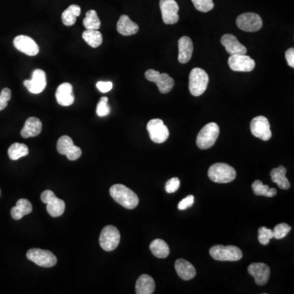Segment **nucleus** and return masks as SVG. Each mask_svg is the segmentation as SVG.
I'll return each mask as SVG.
<instances>
[{
	"label": "nucleus",
	"instance_id": "obj_1",
	"mask_svg": "<svg viewBox=\"0 0 294 294\" xmlns=\"http://www.w3.org/2000/svg\"><path fill=\"white\" fill-rule=\"evenodd\" d=\"M110 195L123 208L133 209L138 205L139 199L136 193L122 184L113 185L110 189Z\"/></svg>",
	"mask_w": 294,
	"mask_h": 294
},
{
	"label": "nucleus",
	"instance_id": "obj_2",
	"mask_svg": "<svg viewBox=\"0 0 294 294\" xmlns=\"http://www.w3.org/2000/svg\"><path fill=\"white\" fill-rule=\"evenodd\" d=\"M208 178L216 183H229L236 178V172L234 168L225 163H216L210 167Z\"/></svg>",
	"mask_w": 294,
	"mask_h": 294
},
{
	"label": "nucleus",
	"instance_id": "obj_3",
	"mask_svg": "<svg viewBox=\"0 0 294 294\" xmlns=\"http://www.w3.org/2000/svg\"><path fill=\"white\" fill-rule=\"evenodd\" d=\"M207 72L201 68H194L189 76V89L191 95L195 97L201 96L207 89L208 84Z\"/></svg>",
	"mask_w": 294,
	"mask_h": 294
},
{
	"label": "nucleus",
	"instance_id": "obj_4",
	"mask_svg": "<svg viewBox=\"0 0 294 294\" xmlns=\"http://www.w3.org/2000/svg\"><path fill=\"white\" fill-rule=\"evenodd\" d=\"M220 128L216 123L206 124L197 136L196 144L199 149H209L218 138Z\"/></svg>",
	"mask_w": 294,
	"mask_h": 294
},
{
	"label": "nucleus",
	"instance_id": "obj_5",
	"mask_svg": "<svg viewBox=\"0 0 294 294\" xmlns=\"http://www.w3.org/2000/svg\"><path fill=\"white\" fill-rule=\"evenodd\" d=\"M210 255L216 261L236 262L241 259L243 253L238 247L233 245H215L210 249Z\"/></svg>",
	"mask_w": 294,
	"mask_h": 294
},
{
	"label": "nucleus",
	"instance_id": "obj_6",
	"mask_svg": "<svg viewBox=\"0 0 294 294\" xmlns=\"http://www.w3.org/2000/svg\"><path fill=\"white\" fill-rule=\"evenodd\" d=\"M120 242V233L114 226H106L102 229L99 237L100 245L105 251L115 250Z\"/></svg>",
	"mask_w": 294,
	"mask_h": 294
},
{
	"label": "nucleus",
	"instance_id": "obj_7",
	"mask_svg": "<svg viewBox=\"0 0 294 294\" xmlns=\"http://www.w3.org/2000/svg\"><path fill=\"white\" fill-rule=\"evenodd\" d=\"M42 202L47 204V211L52 217H58L65 212V203L58 199L52 190H44L40 196Z\"/></svg>",
	"mask_w": 294,
	"mask_h": 294
},
{
	"label": "nucleus",
	"instance_id": "obj_8",
	"mask_svg": "<svg viewBox=\"0 0 294 294\" xmlns=\"http://www.w3.org/2000/svg\"><path fill=\"white\" fill-rule=\"evenodd\" d=\"M26 257L42 267H52L57 262L56 256L52 252L40 249H30L26 253Z\"/></svg>",
	"mask_w": 294,
	"mask_h": 294
},
{
	"label": "nucleus",
	"instance_id": "obj_9",
	"mask_svg": "<svg viewBox=\"0 0 294 294\" xmlns=\"http://www.w3.org/2000/svg\"><path fill=\"white\" fill-rule=\"evenodd\" d=\"M145 76L150 82L156 83L159 91L163 94L169 93L174 86V80L169 76V74H160L157 70L151 69L145 72Z\"/></svg>",
	"mask_w": 294,
	"mask_h": 294
},
{
	"label": "nucleus",
	"instance_id": "obj_10",
	"mask_svg": "<svg viewBox=\"0 0 294 294\" xmlns=\"http://www.w3.org/2000/svg\"><path fill=\"white\" fill-rule=\"evenodd\" d=\"M147 131L149 132L150 137L155 143H164L169 138V128L165 125L162 119H153L147 123Z\"/></svg>",
	"mask_w": 294,
	"mask_h": 294
},
{
	"label": "nucleus",
	"instance_id": "obj_11",
	"mask_svg": "<svg viewBox=\"0 0 294 294\" xmlns=\"http://www.w3.org/2000/svg\"><path fill=\"white\" fill-rule=\"evenodd\" d=\"M250 130L253 136L261 139L262 141H269L272 136L268 119L262 115L255 117L252 119Z\"/></svg>",
	"mask_w": 294,
	"mask_h": 294
},
{
	"label": "nucleus",
	"instance_id": "obj_12",
	"mask_svg": "<svg viewBox=\"0 0 294 294\" xmlns=\"http://www.w3.org/2000/svg\"><path fill=\"white\" fill-rule=\"evenodd\" d=\"M236 25L239 28L246 32H256L262 27V20L256 13H243L236 19Z\"/></svg>",
	"mask_w": 294,
	"mask_h": 294
},
{
	"label": "nucleus",
	"instance_id": "obj_13",
	"mask_svg": "<svg viewBox=\"0 0 294 294\" xmlns=\"http://www.w3.org/2000/svg\"><path fill=\"white\" fill-rule=\"evenodd\" d=\"M56 149L59 154L65 156L70 161L77 160L82 156V151L80 147L74 144L69 136H62L58 139Z\"/></svg>",
	"mask_w": 294,
	"mask_h": 294
},
{
	"label": "nucleus",
	"instance_id": "obj_14",
	"mask_svg": "<svg viewBox=\"0 0 294 294\" xmlns=\"http://www.w3.org/2000/svg\"><path fill=\"white\" fill-rule=\"evenodd\" d=\"M163 22L166 25L176 24L179 20V6L175 0H160Z\"/></svg>",
	"mask_w": 294,
	"mask_h": 294
},
{
	"label": "nucleus",
	"instance_id": "obj_15",
	"mask_svg": "<svg viewBox=\"0 0 294 294\" xmlns=\"http://www.w3.org/2000/svg\"><path fill=\"white\" fill-rule=\"evenodd\" d=\"M228 65L233 71L250 72L255 68L256 63L250 56L245 54L231 55Z\"/></svg>",
	"mask_w": 294,
	"mask_h": 294
},
{
	"label": "nucleus",
	"instance_id": "obj_16",
	"mask_svg": "<svg viewBox=\"0 0 294 294\" xmlns=\"http://www.w3.org/2000/svg\"><path fill=\"white\" fill-rule=\"evenodd\" d=\"M24 85L27 90L33 94L41 93L47 86L45 72L42 69H35L33 71L31 80H25Z\"/></svg>",
	"mask_w": 294,
	"mask_h": 294
},
{
	"label": "nucleus",
	"instance_id": "obj_17",
	"mask_svg": "<svg viewBox=\"0 0 294 294\" xmlns=\"http://www.w3.org/2000/svg\"><path fill=\"white\" fill-rule=\"evenodd\" d=\"M13 44L15 48L28 56H36L39 52L38 44L31 37L26 35H18L13 40Z\"/></svg>",
	"mask_w": 294,
	"mask_h": 294
},
{
	"label": "nucleus",
	"instance_id": "obj_18",
	"mask_svg": "<svg viewBox=\"0 0 294 294\" xmlns=\"http://www.w3.org/2000/svg\"><path fill=\"white\" fill-rule=\"evenodd\" d=\"M248 271L252 276L254 277L257 285H264L268 282L270 270L266 264L262 262L250 264L248 267Z\"/></svg>",
	"mask_w": 294,
	"mask_h": 294
},
{
	"label": "nucleus",
	"instance_id": "obj_19",
	"mask_svg": "<svg viewBox=\"0 0 294 294\" xmlns=\"http://www.w3.org/2000/svg\"><path fill=\"white\" fill-rule=\"evenodd\" d=\"M220 43L230 55H242L247 53L245 46L241 44L235 35L226 34L222 37Z\"/></svg>",
	"mask_w": 294,
	"mask_h": 294
},
{
	"label": "nucleus",
	"instance_id": "obj_20",
	"mask_svg": "<svg viewBox=\"0 0 294 294\" xmlns=\"http://www.w3.org/2000/svg\"><path fill=\"white\" fill-rule=\"evenodd\" d=\"M56 102L62 106H71L75 102L73 88L69 83H64L59 85L56 92Z\"/></svg>",
	"mask_w": 294,
	"mask_h": 294
},
{
	"label": "nucleus",
	"instance_id": "obj_21",
	"mask_svg": "<svg viewBox=\"0 0 294 294\" xmlns=\"http://www.w3.org/2000/svg\"><path fill=\"white\" fill-rule=\"evenodd\" d=\"M194 46L188 36H183L178 40V61L182 64L188 62L192 56Z\"/></svg>",
	"mask_w": 294,
	"mask_h": 294
},
{
	"label": "nucleus",
	"instance_id": "obj_22",
	"mask_svg": "<svg viewBox=\"0 0 294 294\" xmlns=\"http://www.w3.org/2000/svg\"><path fill=\"white\" fill-rule=\"evenodd\" d=\"M139 26L127 15H122L117 22V31L120 35L130 36L138 32Z\"/></svg>",
	"mask_w": 294,
	"mask_h": 294
},
{
	"label": "nucleus",
	"instance_id": "obj_23",
	"mask_svg": "<svg viewBox=\"0 0 294 294\" xmlns=\"http://www.w3.org/2000/svg\"><path fill=\"white\" fill-rule=\"evenodd\" d=\"M175 269L178 276L184 280H190L196 275V270L192 264L182 258L176 261Z\"/></svg>",
	"mask_w": 294,
	"mask_h": 294
},
{
	"label": "nucleus",
	"instance_id": "obj_24",
	"mask_svg": "<svg viewBox=\"0 0 294 294\" xmlns=\"http://www.w3.org/2000/svg\"><path fill=\"white\" fill-rule=\"evenodd\" d=\"M42 131V123L38 118L31 117L26 119L24 127L21 131V135L24 138L37 136Z\"/></svg>",
	"mask_w": 294,
	"mask_h": 294
},
{
	"label": "nucleus",
	"instance_id": "obj_25",
	"mask_svg": "<svg viewBox=\"0 0 294 294\" xmlns=\"http://www.w3.org/2000/svg\"><path fill=\"white\" fill-rule=\"evenodd\" d=\"M156 288L153 278L148 275H141L136 283V293L152 294Z\"/></svg>",
	"mask_w": 294,
	"mask_h": 294
},
{
	"label": "nucleus",
	"instance_id": "obj_26",
	"mask_svg": "<svg viewBox=\"0 0 294 294\" xmlns=\"http://www.w3.org/2000/svg\"><path fill=\"white\" fill-rule=\"evenodd\" d=\"M33 207L31 202L28 199H20L15 207L11 210V216L15 220H20L26 215H28L32 212Z\"/></svg>",
	"mask_w": 294,
	"mask_h": 294
},
{
	"label": "nucleus",
	"instance_id": "obj_27",
	"mask_svg": "<svg viewBox=\"0 0 294 294\" xmlns=\"http://www.w3.org/2000/svg\"><path fill=\"white\" fill-rule=\"evenodd\" d=\"M286 173L287 170L283 166L275 168L270 172V178L272 182L276 183L282 190H288L290 188V182L288 178H286Z\"/></svg>",
	"mask_w": 294,
	"mask_h": 294
},
{
	"label": "nucleus",
	"instance_id": "obj_28",
	"mask_svg": "<svg viewBox=\"0 0 294 294\" xmlns=\"http://www.w3.org/2000/svg\"><path fill=\"white\" fill-rule=\"evenodd\" d=\"M150 249L153 253V255L158 258H166L170 253L169 245L165 240L161 239L153 240L150 245Z\"/></svg>",
	"mask_w": 294,
	"mask_h": 294
},
{
	"label": "nucleus",
	"instance_id": "obj_29",
	"mask_svg": "<svg viewBox=\"0 0 294 294\" xmlns=\"http://www.w3.org/2000/svg\"><path fill=\"white\" fill-rule=\"evenodd\" d=\"M81 13L80 7L76 5H72L68 7L61 14V20L63 24L66 26H72L76 24V19L80 17Z\"/></svg>",
	"mask_w": 294,
	"mask_h": 294
},
{
	"label": "nucleus",
	"instance_id": "obj_30",
	"mask_svg": "<svg viewBox=\"0 0 294 294\" xmlns=\"http://www.w3.org/2000/svg\"><path fill=\"white\" fill-rule=\"evenodd\" d=\"M83 39L92 48H98L102 43V35L98 30H86L83 33Z\"/></svg>",
	"mask_w": 294,
	"mask_h": 294
},
{
	"label": "nucleus",
	"instance_id": "obj_31",
	"mask_svg": "<svg viewBox=\"0 0 294 294\" xmlns=\"http://www.w3.org/2000/svg\"><path fill=\"white\" fill-rule=\"evenodd\" d=\"M8 154L9 158L12 160H18L24 156H28L29 148L27 145L22 143H13V145L9 147Z\"/></svg>",
	"mask_w": 294,
	"mask_h": 294
},
{
	"label": "nucleus",
	"instance_id": "obj_32",
	"mask_svg": "<svg viewBox=\"0 0 294 294\" xmlns=\"http://www.w3.org/2000/svg\"><path fill=\"white\" fill-rule=\"evenodd\" d=\"M83 25L86 30H98L101 27V21L95 10L87 12L85 18L83 20Z\"/></svg>",
	"mask_w": 294,
	"mask_h": 294
},
{
	"label": "nucleus",
	"instance_id": "obj_33",
	"mask_svg": "<svg viewBox=\"0 0 294 294\" xmlns=\"http://www.w3.org/2000/svg\"><path fill=\"white\" fill-rule=\"evenodd\" d=\"M252 189L256 195L274 197L277 194L276 189L270 188L267 185H263L260 180H257L252 184Z\"/></svg>",
	"mask_w": 294,
	"mask_h": 294
},
{
	"label": "nucleus",
	"instance_id": "obj_34",
	"mask_svg": "<svg viewBox=\"0 0 294 294\" xmlns=\"http://www.w3.org/2000/svg\"><path fill=\"white\" fill-rule=\"evenodd\" d=\"M193 5L198 11L208 13L214 8L212 0H191Z\"/></svg>",
	"mask_w": 294,
	"mask_h": 294
},
{
	"label": "nucleus",
	"instance_id": "obj_35",
	"mask_svg": "<svg viewBox=\"0 0 294 294\" xmlns=\"http://www.w3.org/2000/svg\"><path fill=\"white\" fill-rule=\"evenodd\" d=\"M274 238L273 231L265 227L258 229V241L262 245H267L271 239Z\"/></svg>",
	"mask_w": 294,
	"mask_h": 294
},
{
	"label": "nucleus",
	"instance_id": "obj_36",
	"mask_svg": "<svg viewBox=\"0 0 294 294\" xmlns=\"http://www.w3.org/2000/svg\"><path fill=\"white\" fill-rule=\"evenodd\" d=\"M291 231V227L288 226L286 223H280L278 225L275 226V228L273 230V235H274V238L277 240H281L284 238L288 232Z\"/></svg>",
	"mask_w": 294,
	"mask_h": 294
},
{
	"label": "nucleus",
	"instance_id": "obj_37",
	"mask_svg": "<svg viewBox=\"0 0 294 294\" xmlns=\"http://www.w3.org/2000/svg\"><path fill=\"white\" fill-rule=\"evenodd\" d=\"M108 98L102 97L97 106V115L99 117H105L110 114V108L108 105Z\"/></svg>",
	"mask_w": 294,
	"mask_h": 294
},
{
	"label": "nucleus",
	"instance_id": "obj_38",
	"mask_svg": "<svg viewBox=\"0 0 294 294\" xmlns=\"http://www.w3.org/2000/svg\"><path fill=\"white\" fill-rule=\"evenodd\" d=\"M12 98V92L8 88L3 89L0 93V111L5 110L8 106V102Z\"/></svg>",
	"mask_w": 294,
	"mask_h": 294
},
{
	"label": "nucleus",
	"instance_id": "obj_39",
	"mask_svg": "<svg viewBox=\"0 0 294 294\" xmlns=\"http://www.w3.org/2000/svg\"><path fill=\"white\" fill-rule=\"evenodd\" d=\"M180 184H181V182H180L179 178H171V179L169 180V181L166 182V185H165V190H166L167 193H169V194L176 192V191L179 189Z\"/></svg>",
	"mask_w": 294,
	"mask_h": 294
},
{
	"label": "nucleus",
	"instance_id": "obj_40",
	"mask_svg": "<svg viewBox=\"0 0 294 294\" xmlns=\"http://www.w3.org/2000/svg\"><path fill=\"white\" fill-rule=\"evenodd\" d=\"M194 202H195V197L191 195H188L186 198H184L182 201L178 203V209L186 210V208L191 207Z\"/></svg>",
	"mask_w": 294,
	"mask_h": 294
},
{
	"label": "nucleus",
	"instance_id": "obj_41",
	"mask_svg": "<svg viewBox=\"0 0 294 294\" xmlns=\"http://www.w3.org/2000/svg\"><path fill=\"white\" fill-rule=\"evenodd\" d=\"M97 88L102 93H108L112 89L113 84L110 81H106V82L99 81V82L97 83Z\"/></svg>",
	"mask_w": 294,
	"mask_h": 294
},
{
	"label": "nucleus",
	"instance_id": "obj_42",
	"mask_svg": "<svg viewBox=\"0 0 294 294\" xmlns=\"http://www.w3.org/2000/svg\"><path fill=\"white\" fill-rule=\"evenodd\" d=\"M286 61L290 67L294 68V48H290L285 52Z\"/></svg>",
	"mask_w": 294,
	"mask_h": 294
}]
</instances>
